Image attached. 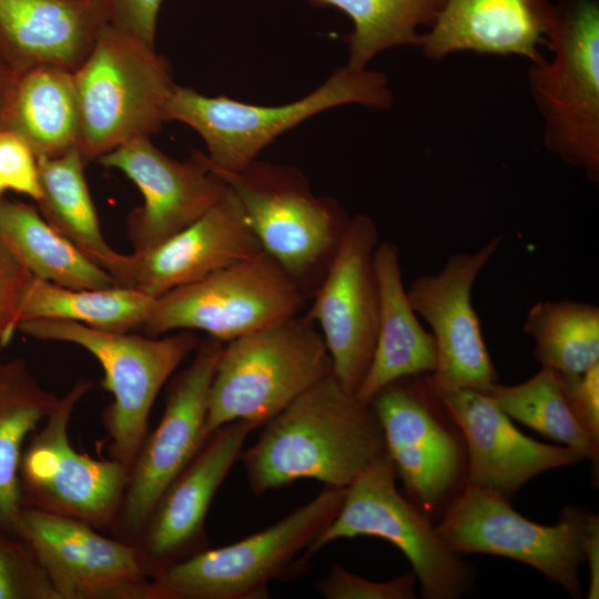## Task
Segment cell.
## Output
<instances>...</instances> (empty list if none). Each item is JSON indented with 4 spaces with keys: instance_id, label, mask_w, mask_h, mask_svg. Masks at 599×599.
Masks as SVG:
<instances>
[{
    "instance_id": "obj_1",
    "label": "cell",
    "mask_w": 599,
    "mask_h": 599,
    "mask_svg": "<svg viewBox=\"0 0 599 599\" xmlns=\"http://www.w3.org/2000/svg\"><path fill=\"white\" fill-rule=\"evenodd\" d=\"M385 451L372 406L331 374L267 422L238 460L261 496L300 479L346 488Z\"/></svg>"
},
{
    "instance_id": "obj_2",
    "label": "cell",
    "mask_w": 599,
    "mask_h": 599,
    "mask_svg": "<svg viewBox=\"0 0 599 599\" xmlns=\"http://www.w3.org/2000/svg\"><path fill=\"white\" fill-rule=\"evenodd\" d=\"M331 374L324 338L306 315L230 341L211 383L205 434L235 420L264 426Z\"/></svg>"
},
{
    "instance_id": "obj_3",
    "label": "cell",
    "mask_w": 599,
    "mask_h": 599,
    "mask_svg": "<svg viewBox=\"0 0 599 599\" xmlns=\"http://www.w3.org/2000/svg\"><path fill=\"white\" fill-rule=\"evenodd\" d=\"M546 45L530 62L528 87L544 121L546 150L599 183V4H556Z\"/></svg>"
},
{
    "instance_id": "obj_4",
    "label": "cell",
    "mask_w": 599,
    "mask_h": 599,
    "mask_svg": "<svg viewBox=\"0 0 599 599\" xmlns=\"http://www.w3.org/2000/svg\"><path fill=\"white\" fill-rule=\"evenodd\" d=\"M73 79L78 148L84 160H99L130 140L158 131L176 88L169 62L154 47L110 22Z\"/></svg>"
},
{
    "instance_id": "obj_5",
    "label": "cell",
    "mask_w": 599,
    "mask_h": 599,
    "mask_svg": "<svg viewBox=\"0 0 599 599\" xmlns=\"http://www.w3.org/2000/svg\"><path fill=\"white\" fill-rule=\"evenodd\" d=\"M392 103L393 92L384 73L345 65L305 97L274 106L226 95L207 97L192 88L176 85L164 118L182 122L201 135L212 166L237 172L255 161L282 133L315 114L344 104L387 109Z\"/></svg>"
},
{
    "instance_id": "obj_6",
    "label": "cell",
    "mask_w": 599,
    "mask_h": 599,
    "mask_svg": "<svg viewBox=\"0 0 599 599\" xmlns=\"http://www.w3.org/2000/svg\"><path fill=\"white\" fill-rule=\"evenodd\" d=\"M346 488L311 501L242 540L205 548L150 579L148 599H263L272 581L306 569L302 556L338 512Z\"/></svg>"
},
{
    "instance_id": "obj_7",
    "label": "cell",
    "mask_w": 599,
    "mask_h": 599,
    "mask_svg": "<svg viewBox=\"0 0 599 599\" xmlns=\"http://www.w3.org/2000/svg\"><path fill=\"white\" fill-rule=\"evenodd\" d=\"M233 191L265 254L314 294L351 216L339 203L316 196L296 167L255 160L237 172L212 166Z\"/></svg>"
},
{
    "instance_id": "obj_8",
    "label": "cell",
    "mask_w": 599,
    "mask_h": 599,
    "mask_svg": "<svg viewBox=\"0 0 599 599\" xmlns=\"http://www.w3.org/2000/svg\"><path fill=\"white\" fill-rule=\"evenodd\" d=\"M18 329L37 339L78 345L100 363L101 385L112 395L102 413L108 455L129 469L148 435L158 394L200 342L191 331L153 337L53 318L24 321Z\"/></svg>"
},
{
    "instance_id": "obj_9",
    "label": "cell",
    "mask_w": 599,
    "mask_h": 599,
    "mask_svg": "<svg viewBox=\"0 0 599 599\" xmlns=\"http://www.w3.org/2000/svg\"><path fill=\"white\" fill-rule=\"evenodd\" d=\"M358 536L378 537L397 547L427 599H456L471 587L470 567L440 538L426 511L398 491L395 467L386 451L346 487L338 512L301 562L306 568L328 544Z\"/></svg>"
},
{
    "instance_id": "obj_10",
    "label": "cell",
    "mask_w": 599,
    "mask_h": 599,
    "mask_svg": "<svg viewBox=\"0 0 599 599\" xmlns=\"http://www.w3.org/2000/svg\"><path fill=\"white\" fill-rule=\"evenodd\" d=\"M305 298L285 270L262 253L156 297L141 329L153 337L201 331L230 342L298 315Z\"/></svg>"
},
{
    "instance_id": "obj_11",
    "label": "cell",
    "mask_w": 599,
    "mask_h": 599,
    "mask_svg": "<svg viewBox=\"0 0 599 599\" xmlns=\"http://www.w3.org/2000/svg\"><path fill=\"white\" fill-rule=\"evenodd\" d=\"M93 387L89 380H78L31 433L20 458L19 487L22 508L73 518L110 532L130 469L110 458L79 453L69 437L72 414Z\"/></svg>"
},
{
    "instance_id": "obj_12",
    "label": "cell",
    "mask_w": 599,
    "mask_h": 599,
    "mask_svg": "<svg viewBox=\"0 0 599 599\" xmlns=\"http://www.w3.org/2000/svg\"><path fill=\"white\" fill-rule=\"evenodd\" d=\"M586 516V511L567 507L558 524L540 525L517 512L502 495L466 483L436 529L457 554H490L524 562L580 597Z\"/></svg>"
},
{
    "instance_id": "obj_13",
    "label": "cell",
    "mask_w": 599,
    "mask_h": 599,
    "mask_svg": "<svg viewBox=\"0 0 599 599\" xmlns=\"http://www.w3.org/2000/svg\"><path fill=\"white\" fill-rule=\"evenodd\" d=\"M223 345L209 336L200 341L190 365L172 378L162 417L145 436L130 469L110 530L114 538L134 545L163 491L207 439L209 393Z\"/></svg>"
},
{
    "instance_id": "obj_14",
    "label": "cell",
    "mask_w": 599,
    "mask_h": 599,
    "mask_svg": "<svg viewBox=\"0 0 599 599\" xmlns=\"http://www.w3.org/2000/svg\"><path fill=\"white\" fill-rule=\"evenodd\" d=\"M379 232L366 214L351 217L305 314L319 329L333 375L356 394L373 358L379 311L374 252Z\"/></svg>"
},
{
    "instance_id": "obj_15",
    "label": "cell",
    "mask_w": 599,
    "mask_h": 599,
    "mask_svg": "<svg viewBox=\"0 0 599 599\" xmlns=\"http://www.w3.org/2000/svg\"><path fill=\"white\" fill-rule=\"evenodd\" d=\"M428 374L407 376L383 387L370 400L396 477L424 511L449 500L466 463L464 448L447 425L446 410Z\"/></svg>"
},
{
    "instance_id": "obj_16",
    "label": "cell",
    "mask_w": 599,
    "mask_h": 599,
    "mask_svg": "<svg viewBox=\"0 0 599 599\" xmlns=\"http://www.w3.org/2000/svg\"><path fill=\"white\" fill-rule=\"evenodd\" d=\"M16 535L58 599H148L150 578L135 545L80 520L23 507Z\"/></svg>"
},
{
    "instance_id": "obj_17",
    "label": "cell",
    "mask_w": 599,
    "mask_h": 599,
    "mask_svg": "<svg viewBox=\"0 0 599 599\" xmlns=\"http://www.w3.org/2000/svg\"><path fill=\"white\" fill-rule=\"evenodd\" d=\"M502 240L496 235L474 252L450 255L440 271L416 277L407 288L414 311L435 339L437 366L428 374L434 384L481 389L498 380L471 292Z\"/></svg>"
},
{
    "instance_id": "obj_18",
    "label": "cell",
    "mask_w": 599,
    "mask_h": 599,
    "mask_svg": "<svg viewBox=\"0 0 599 599\" xmlns=\"http://www.w3.org/2000/svg\"><path fill=\"white\" fill-rule=\"evenodd\" d=\"M121 171L141 191L143 204L126 220L133 252H144L185 229L224 195L227 185L194 151L186 161L158 149L149 136L125 142L99 159Z\"/></svg>"
},
{
    "instance_id": "obj_19",
    "label": "cell",
    "mask_w": 599,
    "mask_h": 599,
    "mask_svg": "<svg viewBox=\"0 0 599 599\" xmlns=\"http://www.w3.org/2000/svg\"><path fill=\"white\" fill-rule=\"evenodd\" d=\"M255 428L250 422L235 420L212 432L163 491L134 542L150 579L209 547L210 507Z\"/></svg>"
},
{
    "instance_id": "obj_20",
    "label": "cell",
    "mask_w": 599,
    "mask_h": 599,
    "mask_svg": "<svg viewBox=\"0 0 599 599\" xmlns=\"http://www.w3.org/2000/svg\"><path fill=\"white\" fill-rule=\"evenodd\" d=\"M428 384L466 448V483L512 496L545 471L576 465L585 458L567 446L548 445L527 437L511 418L481 390Z\"/></svg>"
},
{
    "instance_id": "obj_21",
    "label": "cell",
    "mask_w": 599,
    "mask_h": 599,
    "mask_svg": "<svg viewBox=\"0 0 599 599\" xmlns=\"http://www.w3.org/2000/svg\"><path fill=\"white\" fill-rule=\"evenodd\" d=\"M264 253L227 186L221 200L161 244L129 254L123 286L159 297L221 268Z\"/></svg>"
},
{
    "instance_id": "obj_22",
    "label": "cell",
    "mask_w": 599,
    "mask_h": 599,
    "mask_svg": "<svg viewBox=\"0 0 599 599\" xmlns=\"http://www.w3.org/2000/svg\"><path fill=\"white\" fill-rule=\"evenodd\" d=\"M555 12L551 0H441L418 48L436 61L468 51L532 62L542 55Z\"/></svg>"
},
{
    "instance_id": "obj_23",
    "label": "cell",
    "mask_w": 599,
    "mask_h": 599,
    "mask_svg": "<svg viewBox=\"0 0 599 599\" xmlns=\"http://www.w3.org/2000/svg\"><path fill=\"white\" fill-rule=\"evenodd\" d=\"M108 21L102 0H0V44L24 68L74 71Z\"/></svg>"
},
{
    "instance_id": "obj_24",
    "label": "cell",
    "mask_w": 599,
    "mask_h": 599,
    "mask_svg": "<svg viewBox=\"0 0 599 599\" xmlns=\"http://www.w3.org/2000/svg\"><path fill=\"white\" fill-rule=\"evenodd\" d=\"M374 265L379 290L376 342L369 368L356 392L366 404L389 383L433 374L437 366L435 339L420 324L403 283L398 246L378 243Z\"/></svg>"
},
{
    "instance_id": "obj_25",
    "label": "cell",
    "mask_w": 599,
    "mask_h": 599,
    "mask_svg": "<svg viewBox=\"0 0 599 599\" xmlns=\"http://www.w3.org/2000/svg\"><path fill=\"white\" fill-rule=\"evenodd\" d=\"M35 156H58L78 146L80 116L73 72L54 65L23 69L0 116Z\"/></svg>"
},
{
    "instance_id": "obj_26",
    "label": "cell",
    "mask_w": 599,
    "mask_h": 599,
    "mask_svg": "<svg viewBox=\"0 0 599 599\" xmlns=\"http://www.w3.org/2000/svg\"><path fill=\"white\" fill-rule=\"evenodd\" d=\"M37 163L41 189L37 202L43 219L122 285L129 254L114 251L102 234L79 148L58 156H38Z\"/></svg>"
},
{
    "instance_id": "obj_27",
    "label": "cell",
    "mask_w": 599,
    "mask_h": 599,
    "mask_svg": "<svg viewBox=\"0 0 599 599\" xmlns=\"http://www.w3.org/2000/svg\"><path fill=\"white\" fill-rule=\"evenodd\" d=\"M0 237L37 278L74 290L118 285L31 205L0 197Z\"/></svg>"
},
{
    "instance_id": "obj_28",
    "label": "cell",
    "mask_w": 599,
    "mask_h": 599,
    "mask_svg": "<svg viewBox=\"0 0 599 599\" xmlns=\"http://www.w3.org/2000/svg\"><path fill=\"white\" fill-rule=\"evenodd\" d=\"M57 400L23 361L0 363V527L14 535L22 510L19 487L22 446Z\"/></svg>"
},
{
    "instance_id": "obj_29",
    "label": "cell",
    "mask_w": 599,
    "mask_h": 599,
    "mask_svg": "<svg viewBox=\"0 0 599 599\" xmlns=\"http://www.w3.org/2000/svg\"><path fill=\"white\" fill-rule=\"evenodd\" d=\"M154 300L123 285L74 290L33 277L20 309L19 324L53 318L105 332L130 333L143 326Z\"/></svg>"
},
{
    "instance_id": "obj_30",
    "label": "cell",
    "mask_w": 599,
    "mask_h": 599,
    "mask_svg": "<svg viewBox=\"0 0 599 599\" xmlns=\"http://www.w3.org/2000/svg\"><path fill=\"white\" fill-rule=\"evenodd\" d=\"M522 331L532 356L562 375H577L599 363V306L572 300H547L527 312Z\"/></svg>"
},
{
    "instance_id": "obj_31",
    "label": "cell",
    "mask_w": 599,
    "mask_h": 599,
    "mask_svg": "<svg viewBox=\"0 0 599 599\" xmlns=\"http://www.w3.org/2000/svg\"><path fill=\"white\" fill-rule=\"evenodd\" d=\"M315 7H333L352 21L344 35L347 67L366 69L380 52L402 45L418 47L420 29L435 20L441 0H305Z\"/></svg>"
},
{
    "instance_id": "obj_32",
    "label": "cell",
    "mask_w": 599,
    "mask_h": 599,
    "mask_svg": "<svg viewBox=\"0 0 599 599\" xmlns=\"http://www.w3.org/2000/svg\"><path fill=\"white\" fill-rule=\"evenodd\" d=\"M510 418L564 444L585 459H598V443L575 415L559 373L541 367L516 385L491 383L481 389Z\"/></svg>"
},
{
    "instance_id": "obj_33",
    "label": "cell",
    "mask_w": 599,
    "mask_h": 599,
    "mask_svg": "<svg viewBox=\"0 0 599 599\" xmlns=\"http://www.w3.org/2000/svg\"><path fill=\"white\" fill-rule=\"evenodd\" d=\"M0 599H58L29 547L1 536Z\"/></svg>"
},
{
    "instance_id": "obj_34",
    "label": "cell",
    "mask_w": 599,
    "mask_h": 599,
    "mask_svg": "<svg viewBox=\"0 0 599 599\" xmlns=\"http://www.w3.org/2000/svg\"><path fill=\"white\" fill-rule=\"evenodd\" d=\"M417 577L413 570L388 581H372L335 564L315 588L325 599H414Z\"/></svg>"
},
{
    "instance_id": "obj_35",
    "label": "cell",
    "mask_w": 599,
    "mask_h": 599,
    "mask_svg": "<svg viewBox=\"0 0 599 599\" xmlns=\"http://www.w3.org/2000/svg\"><path fill=\"white\" fill-rule=\"evenodd\" d=\"M0 182L3 187L28 195L41 196L37 156L16 132L0 128Z\"/></svg>"
},
{
    "instance_id": "obj_36",
    "label": "cell",
    "mask_w": 599,
    "mask_h": 599,
    "mask_svg": "<svg viewBox=\"0 0 599 599\" xmlns=\"http://www.w3.org/2000/svg\"><path fill=\"white\" fill-rule=\"evenodd\" d=\"M33 275L0 237V348L11 341Z\"/></svg>"
},
{
    "instance_id": "obj_37",
    "label": "cell",
    "mask_w": 599,
    "mask_h": 599,
    "mask_svg": "<svg viewBox=\"0 0 599 599\" xmlns=\"http://www.w3.org/2000/svg\"><path fill=\"white\" fill-rule=\"evenodd\" d=\"M164 0H102L108 21L154 47L160 8Z\"/></svg>"
},
{
    "instance_id": "obj_38",
    "label": "cell",
    "mask_w": 599,
    "mask_h": 599,
    "mask_svg": "<svg viewBox=\"0 0 599 599\" xmlns=\"http://www.w3.org/2000/svg\"><path fill=\"white\" fill-rule=\"evenodd\" d=\"M566 397L581 425L599 440V363L577 375H562Z\"/></svg>"
},
{
    "instance_id": "obj_39",
    "label": "cell",
    "mask_w": 599,
    "mask_h": 599,
    "mask_svg": "<svg viewBox=\"0 0 599 599\" xmlns=\"http://www.w3.org/2000/svg\"><path fill=\"white\" fill-rule=\"evenodd\" d=\"M582 552L590 572L588 599L599 598V517L587 512L583 536Z\"/></svg>"
},
{
    "instance_id": "obj_40",
    "label": "cell",
    "mask_w": 599,
    "mask_h": 599,
    "mask_svg": "<svg viewBox=\"0 0 599 599\" xmlns=\"http://www.w3.org/2000/svg\"><path fill=\"white\" fill-rule=\"evenodd\" d=\"M17 75V73L0 64V116L8 102Z\"/></svg>"
},
{
    "instance_id": "obj_41",
    "label": "cell",
    "mask_w": 599,
    "mask_h": 599,
    "mask_svg": "<svg viewBox=\"0 0 599 599\" xmlns=\"http://www.w3.org/2000/svg\"><path fill=\"white\" fill-rule=\"evenodd\" d=\"M4 190H6V189L3 187V185H2L1 182H0V197H1V194H2V192H3Z\"/></svg>"
}]
</instances>
